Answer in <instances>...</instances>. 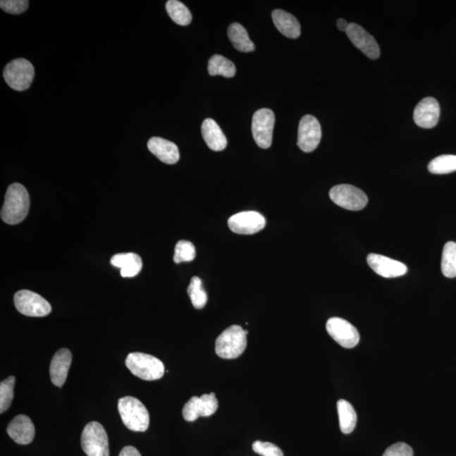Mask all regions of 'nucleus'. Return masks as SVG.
<instances>
[{
  "mask_svg": "<svg viewBox=\"0 0 456 456\" xmlns=\"http://www.w3.org/2000/svg\"><path fill=\"white\" fill-rule=\"evenodd\" d=\"M30 208L28 191L20 183H13L8 187L1 210L4 223L16 225L27 217Z\"/></svg>",
  "mask_w": 456,
  "mask_h": 456,
  "instance_id": "1",
  "label": "nucleus"
},
{
  "mask_svg": "<svg viewBox=\"0 0 456 456\" xmlns=\"http://www.w3.org/2000/svg\"><path fill=\"white\" fill-rule=\"evenodd\" d=\"M119 415L126 428L134 432H146L150 425V415L137 398L125 396L118 402Z\"/></svg>",
  "mask_w": 456,
  "mask_h": 456,
  "instance_id": "2",
  "label": "nucleus"
},
{
  "mask_svg": "<svg viewBox=\"0 0 456 456\" xmlns=\"http://www.w3.org/2000/svg\"><path fill=\"white\" fill-rule=\"evenodd\" d=\"M248 331L240 326L226 329L216 340L217 356L224 359H235L240 357L247 347Z\"/></svg>",
  "mask_w": 456,
  "mask_h": 456,
  "instance_id": "3",
  "label": "nucleus"
},
{
  "mask_svg": "<svg viewBox=\"0 0 456 456\" xmlns=\"http://www.w3.org/2000/svg\"><path fill=\"white\" fill-rule=\"evenodd\" d=\"M125 365L135 376L144 381H157L163 378L165 366L160 359L142 352H131L128 355Z\"/></svg>",
  "mask_w": 456,
  "mask_h": 456,
  "instance_id": "4",
  "label": "nucleus"
},
{
  "mask_svg": "<svg viewBox=\"0 0 456 456\" xmlns=\"http://www.w3.org/2000/svg\"><path fill=\"white\" fill-rule=\"evenodd\" d=\"M3 75L8 86L13 90L23 92L31 87L35 70L27 59L17 58L8 63Z\"/></svg>",
  "mask_w": 456,
  "mask_h": 456,
  "instance_id": "5",
  "label": "nucleus"
},
{
  "mask_svg": "<svg viewBox=\"0 0 456 456\" xmlns=\"http://www.w3.org/2000/svg\"><path fill=\"white\" fill-rule=\"evenodd\" d=\"M82 447L87 456H109V437L101 424L91 421L85 427Z\"/></svg>",
  "mask_w": 456,
  "mask_h": 456,
  "instance_id": "6",
  "label": "nucleus"
},
{
  "mask_svg": "<svg viewBox=\"0 0 456 456\" xmlns=\"http://www.w3.org/2000/svg\"><path fill=\"white\" fill-rule=\"evenodd\" d=\"M14 302L16 309L25 316L44 317L52 312V307L45 298L29 290L17 292Z\"/></svg>",
  "mask_w": 456,
  "mask_h": 456,
  "instance_id": "7",
  "label": "nucleus"
},
{
  "mask_svg": "<svg viewBox=\"0 0 456 456\" xmlns=\"http://www.w3.org/2000/svg\"><path fill=\"white\" fill-rule=\"evenodd\" d=\"M330 197L338 206L349 211H360L368 204V196L363 190L350 185H340L332 187Z\"/></svg>",
  "mask_w": 456,
  "mask_h": 456,
  "instance_id": "8",
  "label": "nucleus"
},
{
  "mask_svg": "<svg viewBox=\"0 0 456 456\" xmlns=\"http://www.w3.org/2000/svg\"><path fill=\"white\" fill-rule=\"evenodd\" d=\"M275 114L271 109H261L255 112L252 121V133L255 142L263 149L270 148L273 139Z\"/></svg>",
  "mask_w": 456,
  "mask_h": 456,
  "instance_id": "9",
  "label": "nucleus"
},
{
  "mask_svg": "<svg viewBox=\"0 0 456 456\" xmlns=\"http://www.w3.org/2000/svg\"><path fill=\"white\" fill-rule=\"evenodd\" d=\"M322 136L321 123L312 115L302 117L298 126L297 146L304 152H312L319 146Z\"/></svg>",
  "mask_w": 456,
  "mask_h": 456,
  "instance_id": "10",
  "label": "nucleus"
},
{
  "mask_svg": "<svg viewBox=\"0 0 456 456\" xmlns=\"http://www.w3.org/2000/svg\"><path fill=\"white\" fill-rule=\"evenodd\" d=\"M326 330L331 338L345 348L355 347L359 343V331L352 323L343 319L331 318L327 321Z\"/></svg>",
  "mask_w": 456,
  "mask_h": 456,
  "instance_id": "11",
  "label": "nucleus"
},
{
  "mask_svg": "<svg viewBox=\"0 0 456 456\" xmlns=\"http://www.w3.org/2000/svg\"><path fill=\"white\" fill-rule=\"evenodd\" d=\"M218 400L215 393L193 396L183 409V417L187 421H194L199 417H207L215 414L218 409Z\"/></svg>",
  "mask_w": 456,
  "mask_h": 456,
  "instance_id": "12",
  "label": "nucleus"
},
{
  "mask_svg": "<svg viewBox=\"0 0 456 456\" xmlns=\"http://www.w3.org/2000/svg\"><path fill=\"white\" fill-rule=\"evenodd\" d=\"M266 218L257 211H242L238 213L228 220L231 231L242 235L257 233L265 228Z\"/></svg>",
  "mask_w": 456,
  "mask_h": 456,
  "instance_id": "13",
  "label": "nucleus"
},
{
  "mask_svg": "<svg viewBox=\"0 0 456 456\" xmlns=\"http://www.w3.org/2000/svg\"><path fill=\"white\" fill-rule=\"evenodd\" d=\"M346 32L349 39L366 57L371 59L378 58L379 55H381V50H379L376 40L369 32H366L361 25L350 23Z\"/></svg>",
  "mask_w": 456,
  "mask_h": 456,
  "instance_id": "14",
  "label": "nucleus"
},
{
  "mask_svg": "<svg viewBox=\"0 0 456 456\" xmlns=\"http://www.w3.org/2000/svg\"><path fill=\"white\" fill-rule=\"evenodd\" d=\"M366 261L375 273L386 278H395L407 272V267L403 263L381 254H369L366 257Z\"/></svg>",
  "mask_w": 456,
  "mask_h": 456,
  "instance_id": "15",
  "label": "nucleus"
},
{
  "mask_svg": "<svg viewBox=\"0 0 456 456\" xmlns=\"http://www.w3.org/2000/svg\"><path fill=\"white\" fill-rule=\"evenodd\" d=\"M440 116V108L433 97H426L417 105L413 118L417 125L424 129L436 127Z\"/></svg>",
  "mask_w": 456,
  "mask_h": 456,
  "instance_id": "16",
  "label": "nucleus"
},
{
  "mask_svg": "<svg viewBox=\"0 0 456 456\" xmlns=\"http://www.w3.org/2000/svg\"><path fill=\"white\" fill-rule=\"evenodd\" d=\"M7 433L17 444L27 445L31 444L35 437V427L30 417L18 415L8 424Z\"/></svg>",
  "mask_w": 456,
  "mask_h": 456,
  "instance_id": "17",
  "label": "nucleus"
},
{
  "mask_svg": "<svg viewBox=\"0 0 456 456\" xmlns=\"http://www.w3.org/2000/svg\"><path fill=\"white\" fill-rule=\"evenodd\" d=\"M71 363L72 355L68 349L62 348L55 353L50 364L51 381L55 386L61 388L65 385Z\"/></svg>",
  "mask_w": 456,
  "mask_h": 456,
  "instance_id": "18",
  "label": "nucleus"
},
{
  "mask_svg": "<svg viewBox=\"0 0 456 456\" xmlns=\"http://www.w3.org/2000/svg\"><path fill=\"white\" fill-rule=\"evenodd\" d=\"M147 147L153 155L166 164H175L180 159L178 147L168 140L152 137L149 140Z\"/></svg>",
  "mask_w": 456,
  "mask_h": 456,
  "instance_id": "19",
  "label": "nucleus"
},
{
  "mask_svg": "<svg viewBox=\"0 0 456 456\" xmlns=\"http://www.w3.org/2000/svg\"><path fill=\"white\" fill-rule=\"evenodd\" d=\"M202 136L209 148L214 152L223 151L228 146V140L215 121L207 118L202 123Z\"/></svg>",
  "mask_w": 456,
  "mask_h": 456,
  "instance_id": "20",
  "label": "nucleus"
},
{
  "mask_svg": "<svg viewBox=\"0 0 456 456\" xmlns=\"http://www.w3.org/2000/svg\"><path fill=\"white\" fill-rule=\"evenodd\" d=\"M272 20L276 27L284 36L292 39L300 37L301 27L295 16L284 11L276 10L272 12Z\"/></svg>",
  "mask_w": 456,
  "mask_h": 456,
  "instance_id": "21",
  "label": "nucleus"
},
{
  "mask_svg": "<svg viewBox=\"0 0 456 456\" xmlns=\"http://www.w3.org/2000/svg\"><path fill=\"white\" fill-rule=\"evenodd\" d=\"M112 266L121 268L123 277H134L142 269V258L134 253L117 254L111 259Z\"/></svg>",
  "mask_w": 456,
  "mask_h": 456,
  "instance_id": "22",
  "label": "nucleus"
},
{
  "mask_svg": "<svg viewBox=\"0 0 456 456\" xmlns=\"http://www.w3.org/2000/svg\"><path fill=\"white\" fill-rule=\"evenodd\" d=\"M228 33L230 41L237 50L244 53H251L254 51V44L250 40L248 32L241 24L230 25Z\"/></svg>",
  "mask_w": 456,
  "mask_h": 456,
  "instance_id": "23",
  "label": "nucleus"
},
{
  "mask_svg": "<svg viewBox=\"0 0 456 456\" xmlns=\"http://www.w3.org/2000/svg\"><path fill=\"white\" fill-rule=\"evenodd\" d=\"M340 429L345 434L351 433L357 424V413L350 403L345 400L338 402Z\"/></svg>",
  "mask_w": 456,
  "mask_h": 456,
  "instance_id": "24",
  "label": "nucleus"
},
{
  "mask_svg": "<svg viewBox=\"0 0 456 456\" xmlns=\"http://www.w3.org/2000/svg\"><path fill=\"white\" fill-rule=\"evenodd\" d=\"M208 71L211 75H223L226 78H233L236 75V67L227 58L215 54L209 61Z\"/></svg>",
  "mask_w": 456,
  "mask_h": 456,
  "instance_id": "25",
  "label": "nucleus"
},
{
  "mask_svg": "<svg viewBox=\"0 0 456 456\" xmlns=\"http://www.w3.org/2000/svg\"><path fill=\"white\" fill-rule=\"evenodd\" d=\"M166 10L174 23L180 25H190L192 21V15L189 8L178 0H169L166 4Z\"/></svg>",
  "mask_w": 456,
  "mask_h": 456,
  "instance_id": "26",
  "label": "nucleus"
},
{
  "mask_svg": "<svg viewBox=\"0 0 456 456\" xmlns=\"http://www.w3.org/2000/svg\"><path fill=\"white\" fill-rule=\"evenodd\" d=\"M441 270L448 278L456 276V242H448L443 250Z\"/></svg>",
  "mask_w": 456,
  "mask_h": 456,
  "instance_id": "27",
  "label": "nucleus"
},
{
  "mask_svg": "<svg viewBox=\"0 0 456 456\" xmlns=\"http://www.w3.org/2000/svg\"><path fill=\"white\" fill-rule=\"evenodd\" d=\"M187 293L190 297L192 304L196 309H202L206 306L208 297L207 293L202 287V281L198 276H194L191 279Z\"/></svg>",
  "mask_w": 456,
  "mask_h": 456,
  "instance_id": "28",
  "label": "nucleus"
},
{
  "mask_svg": "<svg viewBox=\"0 0 456 456\" xmlns=\"http://www.w3.org/2000/svg\"><path fill=\"white\" fill-rule=\"evenodd\" d=\"M429 171L433 174H447L456 171V156L443 155L436 157L429 164Z\"/></svg>",
  "mask_w": 456,
  "mask_h": 456,
  "instance_id": "29",
  "label": "nucleus"
},
{
  "mask_svg": "<svg viewBox=\"0 0 456 456\" xmlns=\"http://www.w3.org/2000/svg\"><path fill=\"white\" fill-rule=\"evenodd\" d=\"M15 376H10L0 383V413L11 407L14 398Z\"/></svg>",
  "mask_w": 456,
  "mask_h": 456,
  "instance_id": "30",
  "label": "nucleus"
},
{
  "mask_svg": "<svg viewBox=\"0 0 456 456\" xmlns=\"http://www.w3.org/2000/svg\"><path fill=\"white\" fill-rule=\"evenodd\" d=\"M195 248L190 241L181 240L178 242L174 251L173 261L176 264L190 262L195 258Z\"/></svg>",
  "mask_w": 456,
  "mask_h": 456,
  "instance_id": "31",
  "label": "nucleus"
},
{
  "mask_svg": "<svg viewBox=\"0 0 456 456\" xmlns=\"http://www.w3.org/2000/svg\"><path fill=\"white\" fill-rule=\"evenodd\" d=\"M253 450L262 456H284L279 447L269 442L255 441Z\"/></svg>",
  "mask_w": 456,
  "mask_h": 456,
  "instance_id": "32",
  "label": "nucleus"
},
{
  "mask_svg": "<svg viewBox=\"0 0 456 456\" xmlns=\"http://www.w3.org/2000/svg\"><path fill=\"white\" fill-rule=\"evenodd\" d=\"M28 6L27 0H1L0 2L2 10L13 15L21 14L27 11Z\"/></svg>",
  "mask_w": 456,
  "mask_h": 456,
  "instance_id": "33",
  "label": "nucleus"
},
{
  "mask_svg": "<svg viewBox=\"0 0 456 456\" xmlns=\"http://www.w3.org/2000/svg\"><path fill=\"white\" fill-rule=\"evenodd\" d=\"M383 456H413V450L405 443H396L390 446Z\"/></svg>",
  "mask_w": 456,
  "mask_h": 456,
  "instance_id": "34",
  "label": "nucleus"
},
{
  "mask_svg": "<svg viewBox=\"0 0 456 456\" xmlns=\"http://www.w3.org/2000/svg\"><path fill=\"white\" fill-rule=\"evenodd\" d=\"M118 456H142L139 450L133 446H126L121 450Z\"/></svg>",
  "mask_w": 456,
  "mask_h": 456,
  "instance_id": "35",
  "label": "nucleus"
},
{
  "mask_svg": "<svg viewBox=\"0 0 456 456\" xmlns=\"http://www.w3.org/2000/svg\"><path fill=\"white\" fill-rule=\"evenodd\" d=\"M349 25H350V23H348L347 21L345 19L340 18L338 20V27L340 31L347 32Z\"/></svg>",
  "mask_w": 456,
  "mask_h": 456,
  "instance_id": "36",
  "label": "nucleus"
}]
</instances>
